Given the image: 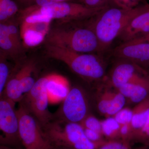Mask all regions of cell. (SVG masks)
<instances>
[{
  "label": "cell",
  "instance_id": "6da1fadb",
  "mask_svg": "<svg viewBox=\"0 0 149 149\" xmlns=\"http://www.w3.org/2000/svg\"><path fill=\"white\" fill-rule=\"evenodd\" d=\"M92 17L80 21H58L51 27L45 44L80 53L100 54V44L93 28Z\"/></svg>",
  "mask_w": 149,
  "mask_h": 149
},
{
  "label": "cell",
  "instance_id": "7a4b0ae2",
  "mask_svg": "<svg viewBox=\"0 0 149 149\" xmlns=\"http://www.w3.org/2000/svg\"><path fill=\"white\" fill-rule=\"evenodd\" d=\"M45 52L47 57L64 63L89 83H96L98 86L106 81V63L102 55L80 53L48 44H45Z\"/></svg>",
  "mask_w": 149,
  "mask_h": 149
},
{
  "label": "cell",
  "instance_id": "3957f363",
  "mask_svg": "<svg viewBox=\"0 0 149 149\" xmlns=\"http://www.w3.org/2000/svg\"><path fill=\"white\" fill-rule=\"evenodd\" d=\"M144 4L130 9L108 7L92 17L93 28L100 44V54L103 55L108 50L113 41L119 37L130 20L143 9Z\"/></svg>",
  "mask_w": 149,
  "mask_h": 149
},
{
  "label": "cell",
  "instance_id": "277c9868",
  "mask_svg": "<svg viewBox=\"0 0 149 149\" xmlns=\"http://www.w3.org/2000/svg\"><path fill=\"white\" fill-rule=\"evenodd\" d=\"M43 134L50 146L74 149H97L106 141L94 143L85 135L80 123L54 118L42 126Z\"/></svg>",
  "mask_w": 149,
  "mask_h": 149
},
{
  "label": "cell",
  "instance_id": "5b68a950",
  "mask_svg": "<svg viewBox=\"0 0 149 149\" xmlns=\"http://www.w3.org/2000/svg\"><path fill=\"white\" fill-rule=\"evenodd\" d=\"M19 16V32L24 47H34L45 42L52 19L27 8L22 10Z\"/></svg>",
  "mask_w": 149,
  "mask_h": 149
},
{
  "label": "cell",
  "instance_id": "8992f818",
  "mask_svg": "<svg viewBox=\"0 0 149 149\" xmlns=\"http://www.w3.org/2000/svg\"><path fill=\"white\" fill-rule=\"evenodd\" d=\"M106 8H90L83 3L64 1L45 6L31 7L28 8L45 15L52 20L57 19L59 22H68L91 18Z\"/></svg>",
  "mask_w": 149,
  "mask_h": 149
},
{
  "label": "cell",
  "instance_id": "52a82bcc",
  "mask_svg": "<svg viewBox=\"0 0 149 149\" xmlns=\"http://www.w3.org/2000/svg\"><path fill=\"white\" fill-rule=\"evenodd\" d=\"M19 103L16 111L19 137L24 149H48L50 145L45 138L41 124L23 102Z\"/></svg>",
  "mask_w": 149,
  "mask_h": 149
},
{
  "label": "cell",
  "instance_id": "ba28073f",
  "mask_svg": "<svg viewBox=\"0 0 149 149\" xmlns=\"http://www.w3.org/2000/svg\"><path fill=\"white\" fill-rule=\"evenodd\" d=\"M89 111L90 104L87 93L81 87L74 86L70 88L54 116L55 118L80 124L90 114Z\"/></svg>",
  "mask_w": 149,
  "mask_h": 149
},
{
  "label": "cell",
  "instance_id": "9c48e42d",
  "mask_svg": "<svg viewBox=\"0 0 149 149\" xmlns=\"http://www.w3.org/2000/svg\"><path fill=\"white\" fill-rule=\"evenodd\" d=\"M49 77L47 74L37 79L31 90L21 101L36 117L41 126L50 122L54 118L48 108L49 102L47 85Z\"/></svg>",
  "mask_w": 149,
  "mask_h": 149
},
{
  "label": "cell",
  "instance_id": "30bf717a",
  "mask_svg": "<svg viewBox=\"0 0 149 149\" xmlns=\"http://www.w3.org/2000/svg\"><path fill=\"white\" fill-rule=\"evenodd\" d=\"M0 129L2 145L17 147L21 143L19 133V120L15 102L4 95L0 96Z\"/></svg>",
  "mask_w": 149,
  "mask_h": 149
},
{
  "label": "cell",
  "instance_id": "8fae6325",
  "mask_svg": "<svg viewBox=\"0 0 149 149\" xmlns=\"http://www.w3.org/2000/svg\"><path fill=\"white\" fill-rule=\"evenodd\" d=\"M111 55L116 59L132 62L143 68L149 66V34L122 42Z\"/></svg>",
  "mask_w": 149,
  "mask_h": 149
},
{
  "label": "cell",
  "instance_id": "7c38bea8",
  "mask_svg": "<svg viewBox=\"0 0 149 149\" xmlns=\"http://www.w3.org/2000/svg\"><path fill=\"white\" fill-rule=\"evenodd\" d=\"M96 100L100 113L112 117L124 108L126 98L117 90L104 83L97 87Z\"/></svg>",
  "mask_w": 149,
  "mask_h": 149
},
{
  "label": "cell",
  "instance_id": "4fadbf2b",
  "mask_svg": "<svg viewBox=\"0 0 149 149\" xmlns=\"http://www.w3.org/2000/svg\"><path fill=\"white\" fill-rule=\"evenodd\" d=\"M145 72L143 67L136 63L127 61L117 60L109 74L107 75L105 83L118 90L131 81L136 75Z\"/></svg>",
  "mask_w": 149,
  "mask_h": 149
},
{
  "label": "cell",
  "instance_id": "5bb4252c",
  "mask_svg": "<svg viewBox=\"0 0 149 149\" xmlns=\"http://www.w3.org/2000/svg\"><path fill=\"white\" fill-rule=\"evenodd\" d=\"M149 34V4L145 3L143 9L130 21L118 38L122 42Z\"/></svg>",
  "mask_w": 149,
  "mask_h": 149
},
{
  "label": "cell",
  "instance_id": "9a60e30c",
  "mask_svg": "<svg viewBox=\"0 0 149 149\" xmlns=\"http://www.w3.org/2000/svg\"><path fill=\"white\" fill-rule=\"evenodd\" d=\"M118 91L131 102L139 103L149 97V77L147 74L142 75L135 81L123 85Z\"/></svg>",
  "mask_w": 149,
  "mask_h": 149
},
{
  "label": "cell",
  "instance_id": "2e32d148",
  "mask_svg": "<svg viewBox=\"0 0 149 149\" xmlns=\"http://www.w3.org/2000/svg\"><path fill=\"white\" fill-rule=\"evenodd\" d=\"M0 48L1 52L13 61L16 65H21L26 60L23 56V49L17 47L9 36L6 22L0 23Z\"/></svg>",
  "mask_w": 149,
  "mask_h": 149
},
{
  "label": "cell",
  "instance_id": "e0dca14e",
  "mask_svg": "<svg viewBox=\"0 0 149 149\" xmlns=\"http://www.w3.org/2000/svg\"><path fill=\"white\" fill-rule=\"evenodd\" d=\"M49 75L47 88L49 102L57 103L63 101L70 90L68 80L63 76L56 73Z\"/></svg>",
  "mask_w": 149,
  "mask_h": 149
},
{
  "label": "cell",
  "instance_id": "ac0fdd59",
  "mask_svg": "<svg viewBox=\"0 0 149 149\" xmlns=\"http://www.w3.org/2000/svg\"><path fill=\"white\" fill-rule=\"evenodd\" d=\"M16 73L24 95L31 90L37 80L35 78L37 64L34 60H25L22 64L16 65Z\"/></svg>",
  "mask_w": 149,
  "mask_h": 149
},
{
  "label": "cell",
  "instance_id": "d6986e66",
  "mask_svg": "<svg viewBox=\"0 0 149 149\" xmlns=\"http://www.w3.org/2000/svg\"><path fill=\"white\" fill-rule=\"evenodd\" d=\"M130 140L143 128L149 116V97L137 104L133 109Z\"/></svg>",
  "mask_w": 149,
  "mask_h": 149
},
{
  "label": "cell",
  "instance_id": "ffe728a7",
  "mask_svg": "<svg viewBox=\"0 0 149 149\" xmlns=\"http://www.w3.org/2000/svg\"><path fill=\"white\" fill-rule=\"evenodd\" d=\"M103 135L110 140L120 139V125L113 116L107 118L101 121Z\"/></svg>",
  "mask_w": 149,
  "mask_h": 149
},
{
  "label": "cell",
  "instance_id": "44dd1931",
  "mask_svg": "<svg viewBox=\"0 0 149 149\" xmlns=\"http://www.w3.org/2000/svg\"><path fill=\"white\" fill-rule=\"evenodd\" d=\"M0 53V96L5 89L6 85L15 67L12 68L8 61V58L2 52Z\"/></svg>",
  "mask_w": 149,
  "mask_h": 149
},
{
  "label": "cell",
  "instance_id": "7402d4cb",
  "mask_svg": "<svg viewBox=\"0 0 149 149\" xmlns=\"http://www.w3.org/2000/svg\"><path fill=\"white\" fill-rule=\"evenodd\" d=\"M18 11V6L13 0H0L1 22L8 21Z\"/></svg>",
  "mask_w": 149,
  "mask_h": 149
},
{
  "label": "cell",
  "instance_id": "603a6c76",
  "mask_svg": "<svg viewBox=\"0 0 149 149\" xmlns=\"http://www.w3.org/2000/svg\"><path fill=\"white\" fill-rule=\"evenodd\" d=\"M80 124L83 128L94 130L102 134L101 121L93 115H88Z\"/></svg>",
  "mask_w": 149,
  "mask_h": 149
},
{
  "label": "cell",
  "instance_id": "cb8c5ba5",
  "mask_svg": "<svg viewBox=\"0 0 149 149\" xmlns=\"http://www.w3.org/2000/svg\"><path fill=\"white\" fill-rule=\"evenodd\" d=\"M133 114V109L128 107L123 108L113 117L120 125L126 124H131Z\"/></svg>",
  "mask_w": 149,
  "mask_h": 149
},
{
  "label": "cell",
  "instance_id": "d4e9b609",
  "mask_svg": "<svg viewBox=\"0 0 149 149\" xmlns=\"http://www.w3.org/2000/svg\"><path fill=\"white\" fill-rule=\"evenodd\" d=\"M25 8L31 7H43L55 3L68 1L70 0H16Z\"/></svg>",
  "mask_w": 149,
  "mask_h": 149
},
{
  "label": "cell",
  "instance_id": "484cf974",
  "mask_svg": "<svg viewBox=\"0 0 149 149\" xmlns=\"http://www.w3.org/2000/svg\"><path fill=\"white\" fill-rule=\"evenodd\" d=\"M97 149H130L129 142L120 140H110L106 141Z\"/></svg>",
  "mask_w": 149,
  "mask_h": 149
},
{
  "label": "cell",
  "instance_id": "4316f807",
  "mask_svg": "<svg viewBox=\"0 0 149 149\" xmlns=\"http://www.w3.org/2000/svg\"><path fill=\"white\" fill-rule=\"evenodd\" d=\"M141 0H110L111 6L130 9L140 5Z\"/></svg>",
  "mask_w": 149,
  "mask_h": 149
},
{
  "label": "cell",
  "instance_id": "83f0119b",
  "mask_svg": "<svg viewBox=\"0 0 149 149\" xmlns=\"http://www.w3.org/2000/svg\"><path fill=\"white\" fill-rule=\"evenodd\" d=\"M133 140L148 144L149 143V116L143 128L133 137Z\"/></svg>",
  "mask_w": 149,
  "mask_h": 149
},
{
  "label": "cell",
  "instance_id": "f1b7e54d",
  "mask_svg": "<svg viewBox=\"0 0 149 149\" xmlns=\"http://www.w3.org/2000/svg\"><path fill=\"white\" fill-rule=\"evenodd\" d=\"M82 3L90 8H104L111 6L110 0H82Z\"/></svg>",
  "mask_w": 149,
  "mask_h": 149
},
{
  "label": "cell",
  "instance_id": "f546056e",
  "mask_svg": "<svg viewBox=\"0 0 149 149\" xmlns=\"http://www.w3.org/2000/svg\"><path fill=\"white\" fill-rule=\"evenodd\" d=\"M85 135L90 141L94 143H98L104 141L102 139L103 135L95 130L83 128Z\"/></svg>",
  "mask_w": 149,
  "mask_h": 149
},
{
  "label": "cell",
  "instance_id": "4dcf8cb0",
  "mask_svg": "<svg viewBox=\"0 0 149 149\" xmlns=\"http://www.w3.org/2000/svg\"><path fill=\"white\" fill-rule=\"evenodd\" d=\"M0 149H23L18 148L17 147H11L9 146H4V145H1L0 147Z\"/></svg>",
  "mask_w": 149,
  "mask_h": 149
},
{
  "label": "cell",
  "instance_id": "1f68e13d",
  "mask_svg": "<svg viewBox=\"0 0 149 149\" xmlns=\"http://www.w3.org/2000/svg\"><path fill=\"white\" fill-rule=\"evenodd\" d=\"M48 149H74L70 148H64V147H58L50 146Z\"/></svg>",
  "mask_w": 149,
  "mask_h": 149
},
{
  "label": "cell",
  "instance_id": "d6a6232c",
  "mask_svg": "<svg viewBox=\"0 0 149 149\" xmlns=\"http://www.w3.org/2000/svg\"><path fill=\"white\" fill-rule=\"evenodd\" d=\"M145 70H146V72L147 75L149 77V66L147 67L143 68Z\"/></svg>",
  "mask_w": 149,
  "mask_h": 149
},
{
  "label": "cell",
  "instance_id": "836d02e7",
  "mask_svg": "<svg viewBox=\"0 0 149 149\" xmlns=\"http://www.w3.org/2000/svg\"><path fill=\"white\" fill-rule=\"evenodd\" d=\"M137 149H148V148H146V147H142V148H138Z\"/></svg>",
  "mask_w": 149,
  "mask_h": 149
}]
</instances>
